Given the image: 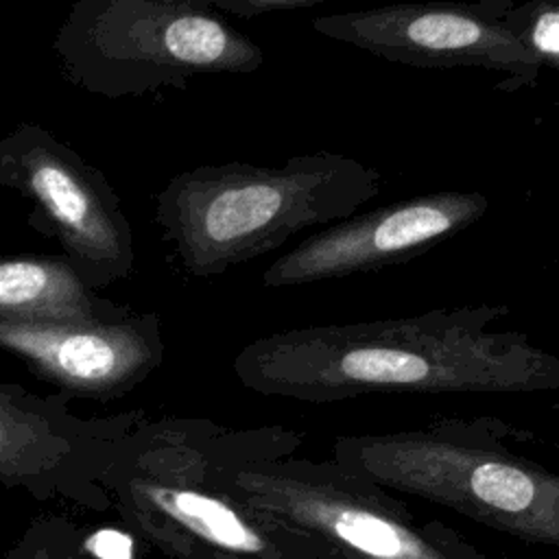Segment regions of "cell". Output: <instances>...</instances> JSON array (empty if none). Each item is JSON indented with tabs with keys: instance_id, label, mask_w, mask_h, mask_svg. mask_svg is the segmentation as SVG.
Wrapping results in <instances>:
<instances>
[{
	"instance_id": "1",
	"label": "cell",
	"mask_w": 559,
	"mask_h": 559,
	"mask_svg": "<svg viewBox=\"0 0 559 559\" xmlns=\"http://www.w3.org/2000/svg\"><path fill=\"white\" fill-rule=\"evenodd\" d=\"M509 312L504 304H474L282 330L242 347L234 371L262 395L308 404L367 393L559 391L557 354L522 332L491 330Z\"/></svg>"
},
{
	"instance_id": "2",
	"label": "cell",
	"mask_w": 559,
	"mask_h": 559,
	"mask_svg": "<svg viewBox=\"0 0 559 559\" xmlns=\"http://www.w3.org/2000/svg\"><path fill=\"white\" fill-rule=\"evenodd\" d=\"M380 188L376 166L323 148L280 166L207 164L164 186L155 221L183 271L210 277L275 251L308 227L356 214Z\"/></svg>"
},
{
	"instance_id": "3",
	"label": "cell",
	"mask_w": 559,
	"mask_h": 559,
	"mask_svg": "<svg viewBox=\"0 0 559 559\" xmlns=\"http://www.w3.org/2000/svg\"><path fill=\"white\" fill-rule=\"evenodd\" d=\"M334 463L526 544L559 548V474L456 424L349 435Z\"/></svg>"
},
{
	"instance_id": "4",
	"label": "cell",
	"mask_w": 559,
	"mask_h": 559,
	"mask_svg": "<svg viewBox=\"0 0 559 559\" xmlns=\"http://www.w3.org/2000/svg\"><path fill=\"white\" fill-rule=\"evenodd\" d=\"M297 437L231 454L212 485L240 504L310 533L345 559H487L441 522L415 518L391 491L334 461L293 456Z\"/></svg>"
},
{
	"instance_id": "5",
	"label": "cell",
	"mask_w": 559,
	"mask_h": 559,
	"mask_svg": "<svg viewBox=\"0 0 559 559\" xmlns=\"http://www.w3.org/2000/svg\"><path fill=\"white\" fill-rule=\"evenodd\" d=\"M513 0L397 2L310 20L314 33L411 68L502 72V92L537 83L542 66L507 28Z\"/></svg>"
},
{
	"instance_id": "6",
	"label": "cell",
	"mask_w": 559,
	"mask_h": 559,
	"mask_svg": "<svg viewBox=\"0 0 559 559\" xmlns=\"http://www.w3.org/2000/svg\"><path fill=\"white\" fill-rule=\"evenodd\" d=\"M0 186L39 207L66 260L92 288L133 269L131 227L111 186L50 131L17 124L0 140Z\"/></svg>"
},
{
	"instance_id": "7",
	"label": "cell",
	"mask_w": 559,
	"mask_h": 559,
	"mask_svg": "<svg viewBox=\"0 0 559 559\" xmlns=\"http://www.w3.org/2000/svg\"><path fill=\"white\" fill-rule=\"evenodd\" d=\"M487 207L480 192L443 190L352 214L280 255L262 284L293 288L406 262L478 223Z\"/></svg>"
},
{
	"instance_id": "8",
	"label": "cell",
	"mask_w": 559,
	"mask_h": 559,
	"mask_svg": "<svg viewBox=\"0 0 559 559\" xmlns=\"http://www.w3.org/2000/svg\"><path fill=\"white\" fill-rule=\"evenodd\" d=\"M0 347L48 380L83 393L122 389L142 378L162 354L155 317L83 323L0 321Z\"/></svg>"
},
{
	"instance_id": "9",
	"label": "cell",
	"mask_w": 559,
	"mask_h": 559,
	"mask_svg": "<svg viewBox=\"0 0 559 559\" xmlns=\"http://www.w3.org/2000/svg\"><path fill=\"white\" fill-rule=\"evenodd\" d=\"M144 26V50L170 76L205 72L247 74L264 63L262 48L210 9L183 0H155Z\"/></svg>"
},
{
	"instance_id": "10",
	"label": "cell",
	"mask_w": 559,
	"mask_h": 559,
	"mask_svg": "<svg viewBox=\"0 0 559 559\" xmlns=\"http://www.w3.org/2000/svg\"><path fill=\"white\" fill-rule=\"evenodd\" d=\"M122 319L66 258H0V321L83 323Z\"/></svg>"
},
{
	"instance_id": "11",
	"label": "cell",
	"mask_w": 559,
	"mask_h": 559,
	"mask_svg": "<svg viewBox=\"0 0 559 559\" xmlns=\"http://www.w3.org/2000/svg\"><path fill=\"white\" fill-rule=\"evenodd\" d=\"M507 28L539 61L559 70V0H526L504 13Z\"/></svg>"
},
{
	"instance_id": "12",
	"label": "cell",
	"mask_w": 559,
	"mask_h": 559,
	"mask_svg": "<svg viewBox=\"0 0 559 559\" xmlns=\"http://www.w3.org/2000/svg\"><path fill=\"white\" fill-rule=\"evenodd\" d=\"M44 437L39 424L24 415L0 391V476L31 472L41 459Z\"/></svg>"
},
{
	"instance_id": "13",
	"label": "cell",
	"mask_w": 559,
	"mask_h": 559,
	"mask_svg": "<svg viewBox=\"0 0 559 559\" xmlns=\"http://www.w3.org/2000/svg\"><path fill=\"white\" fill-rule=\"evenodd\" d=\"M328 0H207L210 7H218L240 17H253L271 11H295L308 9L314 4H323Z\"/></svg>"
},
{
	"instance_id": "14",
	"label": "cell",
	"mask_w": 559,
	"mask_h": 559,
	"mask_svg": "<svg viewBox=\"0 0 559 559\" xmlns=\"http://www.w3.org/2000/svg\"><path fill=\"white\" fill-rule=\"evenodd\" d=\"M85 548L96 559H133V542L116 528H100L87 537Z\"/></svg>"
},
{
	"instance_id": "15",
	"label": "cell",
	"mask_w": 559,
	"mask_h": 559,
	"mask_svg": "<svg viewBox=\"0 0 559 559\" xmlns=\"http://www.w3.org/2000/svg\"><path fill=\"white\" fill-rule=\"evenodd\" d=\"M214 559H225V557H218V555H214Z\"/></svg>"
}]
</instances>
